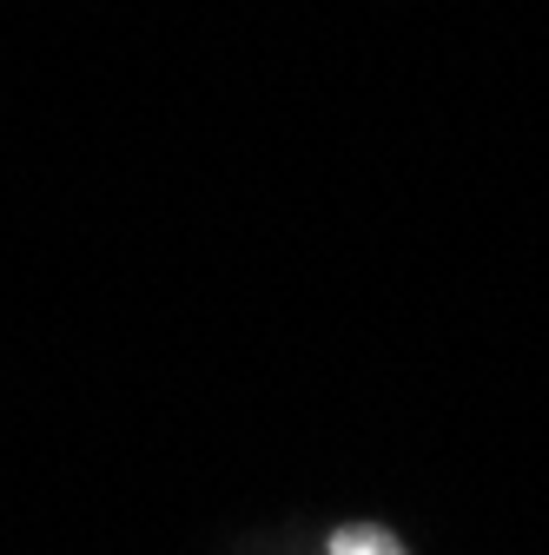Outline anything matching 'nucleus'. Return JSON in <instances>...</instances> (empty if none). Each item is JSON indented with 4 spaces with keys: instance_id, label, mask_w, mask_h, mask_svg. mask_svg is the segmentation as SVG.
<instances>
[{
    "instance_id": "f257e3e1",
    "label": "nucleus",
    "mask_w": 549,
    "mask_h": 555,
    "mask_svg": "<svg viewBox=\"0 0 549 555\" xmlns=\"http://www.w3.org/2000/svg\"><path fill=\"white\" fill-rule=\"evenodd\" d=\"M331 555H410L391 529H378V522H345L331 535Z\"/></svg>"
}]
</instances>
